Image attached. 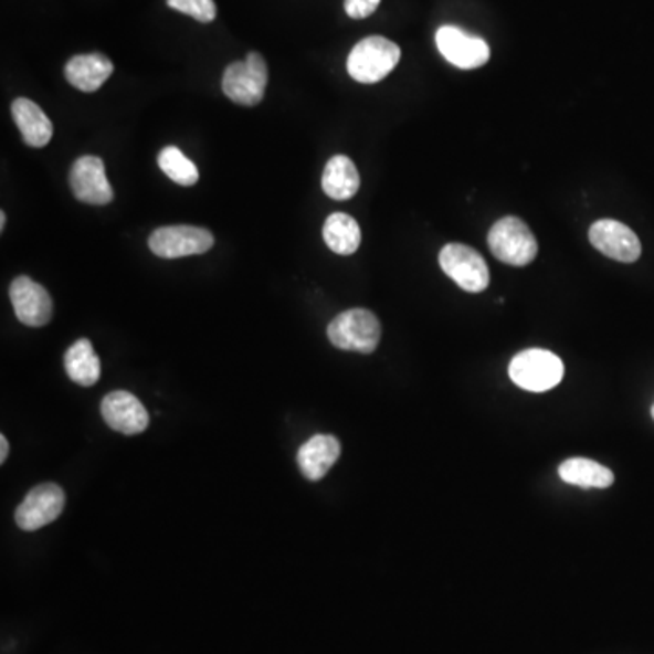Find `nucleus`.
<instances>
[{"label": "nucleus", "mask_w": 654, "mask_h": 654, "mask_svg": "<svg viewBox=\"0 0 654 654\" xmlns=\"http://www.w3.org/2000/svg\"><path fill=\"white\" fill-rule=\"evenodd\" d=\"M342 453V445L333 435H315L300 445L297 453L298 467L307 481H323L329 473L338 456Z\"/></svg>", "instance_id": "obj_14"}, {"label": "nucleus", "mask_w": 654, "mask_h": 654, "mask_svg": "<svg viewBox=\"0 0 654 654\" xmlns=\"http://www.w3.org/2000/svg\"><path fill=\"white\" fill-rule=\"evenodd\" d=\"M64 369L67 377L82 388H92L101 379V358L93 344L81 338L64 355Z\"/></svg>", "instance_id": "obj_18"}, {"label": "nucleus", "mask_w": 654, "mask_h": 654, "mask_svg": "<svg viewBox=\"0 0 654 654\" xmlns=\"http://www.w3.org/2000/svg\"><path fill=\"white\" fill-rule=\"evenodd\" d=\"M651 414H653V419H654V404H653V409H651Z\"/></svg>", "instance_id": "obj_26"}, {"label": "nucleus", "mask_w": 654, "mask_h": 654, "mask_svg": "<svg viewBox=\"0 0 654 654\" xmlns=\"http://www.w3.org/2000/svg\"><path fill=\"white\" fill-rule=\"evenodd\" d=\"M380 335H382V327L379 318L375 313L362 307L340 313L327 326V338L331 340L335 348L344 351L373 354L375 349L379 348Z\"/></svg>", "instance_id": "obj_1"}, {"label": "nucleus", "mask_w": 654, "mask_h": 654, "mask_svg": "<svg viewBox=\"0 0 654 654\" xmlns=\"http://www.w3.org/2000/svg\"><path fill=\"white\" fill-rule=\"evenodd\" d=\"M487 244L493 255L509 266H527L537 259L538 242L518 217H504L491 228Z\"/></svg>", "instance_id": "obj_2"}, {"label": "nucleus", "mask_w": 654, "mask_h": 654, "mask_svg": "<svg viewBox=\"0 0 654 654\" xmlns=\"http://www.w3.org/2000/svg\"><path fill=\"white\" fill-rule=\"evenodd\" d=\"M589 241L603 255L613 259V261L624 262V264L636 262L642 255V244H640L639 236L619 220H597L589 228Z\"/></svg>", "instance_id": "obj_10"}, {"label": "nucleus", "mask_w": 654, "mask_h": 654, "mask_svg": "<svg viewBox=\"0 0 654 654\" xmlns=\"http://www.w3.org/2000/svg\"><path fill=\"white\" fill-rule=\"evenodd\" d=\"M101 413L108 428L123 435L134 436L146 431L149 414L143 402L128 391H113L101 404Z\"/></svg>", "instance_id": "obj_13"}, {"label": "nucleus", "mask_w": 654, "mask_h": 654, "mask_svg": "<svg viewBox=\"0 0 654 654\" xmlns=\"http://www.w3.org/2000/svg\"><path fill=\"white\" fill-rule=\"evenodd\" d=\"M436 46L445 61L461 70H475L489 61L491 50L481 36L470 35L456 27L436 31Z\"/></svg>", "instance_id": "obj_9"}, {"label": "nucleus", "mask_w": 654, "mask_h": 654, "mask_svg": "<svg viewBox=\"0 0 654 654\" xmlns=\"http://www.w3.org/2000/svg\"><path fill=\"white\" fill-rule=\"evenodd\" d=\"M558 475L566 484L578 487H605L613 486V471L599 462L589 458H569L558 467Z\"/></svg>", "instance_id": "obj_20"}, {"label": "nucleus", "mask_w": 654, "mask_h": 654, "mask_svg": "<svg viewBox=\"0 0 654 654\" xmlns=\"http://www.w3.org/2000/svg\"><path fill=\"white\" fill-rule=\"evenodd\" d=\"M159 168L168 179L173 180L175 184L190 188L199 182V169L175 146H168L160 151Z\"/></svg>", "instance_id": "obj_21"}, {"label": "nucleus", "mask_w": 654, "mask_h": 654, "mask_svg": "<svg viewBox=\"0 0 654 654\" xmlns=\"http://www.w3.org/2000/svg\"><path fill=\"white\" fill-rule=\"evenodd\" d=\"M8 455H10V444H8V439L4 435H0V462L2 464H4Z\"/></svg>", "instance_id": "obj_24"}, {"label": "nucleus", "mask_w": 654, "mask_h": 654, "mask_svg": "<svg viewBox=\"0 0 654 654\" xmlns=\"http://www.w3.org/2000/svg\"><path fill=\"white\" fill-rule=\"evenodd\" d=\"M323 235L327 247L337 255H354L362 242L360 225L348 213H333L327 217Z\"/></svg>", "instance_id": "obj_19"}, {"label": "nucleus", "mask_w": 654, "mask_h": 654, "mask_svg": "<svg viewBox=\"0 0 654 654\" xmlns=\"http://www.w3.org/2000/svg\"><path fill=\"white\" fill-rule=\"evenodd\" d=\"M6 228V213L4 211H2V213H0V230L4 231Z\"/></svg>", "instance_id": "obj_25"}, {"label": "nucleus", "mask_w": 654, "mask_h": 654, "mask_svg": "<svg viewBox=\"0 0 654 654\" xmlns=\"http://www.w3.org/2000/svg\"><path fill=\"white\" fill-rule=\"evenodd\" d=\"M13 120H15L17 128L21 131L24 143L31 148H44L53 137V124L48 118L46 113L42 112L39 104L33 103L30 98H17L13 106Z\"/></svg>", "instance_id": "obj_16"}, {"label": "nucleus", "mask_w": 654, "mask_h": 654, "mask_svg": "<svg viewBox=\"0 0 654 654\" xmlns=\"http://www.w3.org/2000/svg\"><path fill=\"white\" fill-rule=\"evenodd\" d=\"M563 362L547 349H526L509 363V377L518 388L544 393L557 388L563 379Z\"/></svg>", "instance_id": "obj_4"}, {"label": "nucleus", "mask_w": 654, "mask_h": 654, "mask_svg": "<svg viewBox=\"0 0 654 654\" xmlns=\"http://www.w3.org/2000/svg\"><path fill=\"white\" fill-rule=\"evenodd\" d=\"M380 0H346V13L351 19H366L373 15L379 8Z\"/></svg>", "instance_id": "obj_23"}, {"label": "nucleus", "mask_w": 654, "mask_h": 654, "mask_svg": "<svg viewBox=\"0 0 654 654\" xmlns=\"http://www.w3.org/2000/svg\"><path fill=\"white\" fill-rule=\"evenodd\" d=\"M64 506L66 495L62 487L56 484H41L33 487L21 506L17 507V526L21 527L22 531H36L61 517Z\"/></svg>", "instance_id": "obj_8"}, {"label": "nucleus", "mask_w": 654, "mask_h": 654, "mask_svg": "<svg viewBox=\"0 0 654 654\" xmlns=\"http://www.w3.org/2000/svg\"><path fill=\"white\" fill-rule=\"evenodd\" d=\"M267 64L261 53L251 52L242 62H233L225 67L222 77V89L225 97H230L241 106H256L261 104L266 93Z\"/></svg>", "instance_id": "obj_5"}, {"label": "nucleus", "mask_w": 654, "mask_h": 654, "mask_svg": "<svg viewBox=\"0 0 654 654\" xmlns=\"http://www.w3.org/2000/svg\"><path fill=\"white\" fill-rule=\"evenodd\" d=\"M70 184L73 194L86 204L106 205L113 200V188L106 177L103 159L98 157L87 155L73 164Z\"/></svg>", "instance_id": "obj_12"}, {"label": "nucleus", "mask_w": 654, "mask_h": 654, "mask_svg": "<svg viewBox=\"0 0 654 654\" xmlns=\"http://www.w3.org/2000/svg\"><path fill=\"white\" fill-rule=\"evenodd\" d=\"M11 304L22 324L30 327L46 326L52 320L53 302L46 287L30 276H19L10 287Z\"/></svg>", "instance_id": "obj_11"}, {"label": "nucleus", "mask_w": 654, "mask_h": 654, "mask_svg": "<svg viewBox=\"0 0 654 654\" xmlns=\"http://www.w3.org/2000/svg\"><path fill=\"white\" fill-rule=\"evenodd\" d=\"M113 62L103 53L75 55L67 62L64 75L73 87L81 92L93 93L103 87L104 82L112 77Z\"/></svg>", "instance_id": "obj_15"}, {"label": "nucleus", "mask_w": 654, "mask_h": 654, "mask_svg": "<svg viewBox=\"0 0 654 654\" xmlns=\"http://www.w3.org/2000/svg\"><path fill=\"white\" fill-rule=\"evenodd\" d=\"M440 267L467 293L486 292L491 275L484 256L465 244H447L439 256Z\"/></svg>", "instance_id": "obj_6"}, {"label": "nucleus", "mask_w": 654, "mask_h": 654, "mask_svg": "<svg viewBox=\"0 0 654 654\" xmlns=\"http://www.w3.org/2000/svg\"><path fill=\"white\" fill-rule=\"evenodd\" d=\"M360 188V175L354 160L337 155L326 164L323 175L324 193L333 200L354 199Z\"/></svg>", "instance_id": "obj_17"}, {"label": "nucleus", "mask_w": 654, "mask_h": 654, "mask_svg": "<svg viewBox=\"0 0 654 654\" xmlns=\"http://www.w3.org/2000/svg\"><path fill=\"white\" fill-rule=\"evenodd\" d=\"M168 6L184 15L193 17L194 21H215V0H168Z\"/></svg>", "instance_id": "obj_22"}, {"label": "nucleus", "mask_w": 654, "mask_h": 654, "mask_svg": "<svg viewBox=\"0 0 654 654\" xmlns=\"http://www.w3.org/2000/svg\"><path fill=\"white\" fill-rule=\"evenodd\" d=\"M400 48L386 36H368L348 56V73L360 84H375L388 77L399 64Z\"/></svg>", "instance_id": "obj_3"}, {"label": "nucleus", "mask_w": 654, "mask_h": 654, "mask_svg": "<svg viewBox=\"0 0 654 654\" xmlns=\"http://www.w3.org/2000/svg\"><path fill=\"white\" fill-rule=\"evenodd\" d=\"M211 231L197 225H166L155 230L149 236V250L160 259H182V256L202 255L213 247Z\"/></svg>", "instance_id": "obj_7"}]
</instances>
